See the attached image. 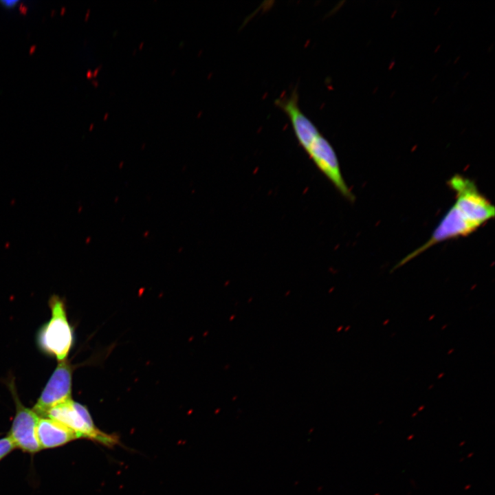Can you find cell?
Wrapping results in <instances>:
<instances>
[{"instance_id":"8992f818","label":"cell","mask_w":495,"mask_h":495,"mask_svg":"<svg viewBox=\"0 0 495 495\" xmlns=\"http://www.w3.org/2000/svg\"><path fill=\"white\" fill-rule=\"evenodd\" d=\"M10 386L16 405V413L8 436L15 448L34 454L41 450L36 436L39 416L21 402L14 388Z\"/></svg>"},{"instance_id":"5b68a950","label":"cell","mask_w":495,"mask_h":495,"mask_svg":"<svg viewBox=\"0 0 495 495\" xmlns=\"http://www.w3.org/2000/svg\"><path fill=\"white\" fill-rule=\"evenodd\" d=\"M479 226L470 221L454 205L446 213L436 227L430 238L421 246L402 258L395 265L397 269L416 256L421 254L432 246L444 241L466 236L476 231Z\"/></svg>"},{"instance_id":"30bf717a","label":"cell","mask_w":495,"mask_h":495,"mask_svg":"<svg viewBox=\"0 0 495 495\" xmlns=\"http://www.w3.org/2000/svg\"><path fill=\"white\" fill-rule=\"evenodd\" d=\"M19 1L16 0H3L1 1V4L6 8H12L15 7L18 3Z\"/></svg>"},{"instance_id":"277c9868","label":"cell","mask_w":495,"mask_h":495,"mask_svg":"<svg viewBox=\"0 0 495 495\" xmlns=\"http://www.w3.org/2000/svg\"><path fill=\"white\" fill-rule=\"evenodd\" d=\"M318 170L336 190L350 201L355 196L346 184L336 153L330 142L319 132L304 148Z\"/></svg>"},{"instance_id":"6da1fadb","label":"cell","mask_w":495,"mask_h":495,"mask_svg":"<svg viewBox=\"0 0 495 495\" xmlns=\"http://www.w3.org/2000/svg\"><path fill=\"white\" fill-rule=\"evenodd\" d=\"M52 316L38 336L40 348L59 362L65 360L73 340L72 331L67 318L63 302L56 295L50 299Z\"/></svg>"},{"instance_id":"9c48e42d","label":"cell","mask_w":495,"mask_h":495,"mask_svg":"<svg viewBox=\"0 0 495 495\" xmlns=\"http://www.w3.org/2000/svg\"><path fill=\"white\" fill-rule=\"evenodd\" d=\"M15 448L12 441L7 435L0 439V461L5 458Z\"/></svg>"},{"instance_id":"52a82bcc","label":"cell","mask_w":495,"mask_h":495,"mask_svg":"<svg viewBox=\"0 0 495 495\" xmlns=\"http://www.w3.org/2000/svg\"><path fill=\"white\" fill-rule=\"evenodd\" d=\"M72 367L60 362L52 374L32 410L41 417L53 407L71 399Z\"/></svg>"},{"instance_id":"3957f363","label":"cell","mask_w":495,"mask_h":495,"mask_svg":"<svg viewBox=\"0 0 495 495\" xmlns=\"http://www.w3.org/2000/svg\"><path fill=\"white\" fill-rule=\"evenodd\" d=\"M448 185L455 193L454 205L470 221L481 227L494 218V206L479 192L474 181L455 175L448 181Z\"/></svg>"},{"instance_id":"7a4b0ae2","label":"cell","mask_w":495,"mask_h":495,"mask_svg":"<svg viewBox=\"0 0 495 495\" xmlns=\"http://www.w3.org/2000/svg\"><path fill=\"white\" fill-rule=\"evenodd\" d=\"M45 417H49L74 431L78 439L86 438L106 445L116 442L115 437L105 434L95 426L85 406L72 399L51 408Z\"/></svg>"},{"instance_id":"ba28073f","label":"cell","mask_w":495,"mask_h":495,"mask_svg":"<svg viewBox=\"0 0 495 495\" xmlns=\"http://www.w3.org/2000/svg\"><path fill=\"white\" fill-rule=\"evenodd\" d=\"M36 436L41 450L60 447L78 439L74 431L49 417L39 418Z\"/></svg>"}]
</instances>
